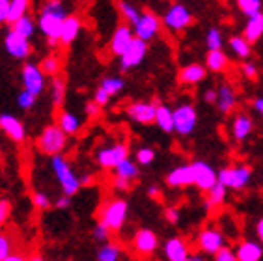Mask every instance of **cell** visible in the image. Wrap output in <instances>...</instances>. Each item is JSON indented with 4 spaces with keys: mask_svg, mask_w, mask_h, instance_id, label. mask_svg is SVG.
I'll return each instance as SVG.
<instances>
[{
    "mask_svg": "<svg viewBox=\"0 0 263 261\" xmlns=\"http://www.w3.org/2000/svg\"><path fill=\"white\" fill-rule=\"evenodd\" d=\"M241 73H243L247 79H258V65L252 64V62H243L241 65Z\"/></svg>",
    "mask_w": 263,
    "mask_h": 261,
    "instance_id": "obj_48",
    "label": "cell"
},
{
    "mask_svg": "<svg viewBox=\"0 0 263 261\" xmlns=\"http://www.w3.org/2000/svg\"><path fill=\"white\" fill-rule=\"evenodd\" d=\"M228 45L233 54L237 56V58H241V60H247L248 56H250V50H252L250 43L245 40L243 35H232L228 40Z\"/></svg>",
    "mask_w": 263,
    "mask_h": 261,
    "instance_id": "obj_32",
    "label": "cell"
},
{
    "mask_svg": "<svg viewBox=\"0 0 263 261\" xmlns=\"http://www.w3.org/2000/svg\"><path fill=\"white\" fill-rule=\"evenodd\" d=\"M193 174H194V185L203 192H208L217 183V172L205 161H194Z\"/></svg>",
    "mask_w": 263,
    "mask_h": 261,
    "instance_id": "obj_16",
    "label": "cell"
},
{
    "mask_svg": "<svg viewBox=\"0 0 263 261\" xmlns=\"http://www.w3.org/2000/svg\"><path fill=\"white\" fill-rule=\"evenodd\" d=\"M153 123L162 130V133H174V116L172 108L168 105H157L155 108V120Z\"/></svg>",
    "mask_w": 263,
    "mask_h": 261,
    "instance_id": "obj_28",
    "label": "cell"
},
{
    "mask_svg": "<svg viewBox=\"0 0 263 261\" xmlns=\"http://www.w3.org/2000/svg\"><path fill=\"white\" fill-rule=\"evenodd\" d=\"M114 176L125 177V179L133 181V179H137V177L140 176V170H138L137 162L131 161L129 157H125L122 162H118V164L114 166Z\"/></svg>",
    "mask_w": 263,
    "mask_h": 261,
    "instance_id": "obj_31",
    "label": "cell"
},
{
    "mask_svg": "<svg viewBox=\"0 0 263 261\" xmlns=\"http://www.w3.org/2000/svg\"><path fill=\"white\" fill-rule=\"evenodd\" d=\"M133 248L140 256H152V254H155V250L159 248L157 233L152 230H146V228L138 230L135 233V237H133Z\"/></svg>",
    "mask_w": 263,
    "mask_h": 261,
    "instance_id": "obj_14",
    "label": "cell"
},
{
    "mask_svg": "<svg viewBox=\"0 0 263 261\" xmlns=\"http://www.w3.org/2000/svg\"><path fill=\"white\" fill-rule=\"evenodd\" d=\"M133 38H135V34H133L131 25H120L110 38V52L114 56H120L125 50V47L131 43Z\"/></svg>",
    "mask_w": 263,
    "mask_h": 261,
    "instance_id": "obj_22",
    "label": "cell"
},
{
    "mask_svg": "<svg viewBox=\"0 0 263 261\" xmlns=\"http://www.w3.org/2000/svg\"><path fill=\"white\" fill-rule=\"evenodd\" d=\"M193 21L194 17L191 13V10L183 4H172L164 11V15H162V25L166 26L170 32H176V34L189 28V26L193 25Z\"/></svg>",
    "mask_w": 263,
    "mask_h": 261,
    "instance_id": "obj_7",
    "label": "cell"
},
{
    "mask_svg": "<svg viewBox=\"0 0 263 261\" xmlns=\"http://www.w3.org/2000/svg\"><path fill=\"white\" fill-rule=\"evenodd\" d=\"M118 10H120V15H122L129 25H135L137 19L140 17V11H138L137 6H133L131 2H125V0H120V2H118Z\"/></svg>",
    "mask_w": 263,
    "mask_h": 261,
    "instance_id": "obj_38",
    "label": "cell"
},
{
    "mask_svg": "<svg viewBox=\"0 0 263 261\" xmlns=\"http://www.w3.org/2000/svg\"><path fill=\"white\" fill-rule=\"evenodd\" d=\"M11 254V239L4 233H0V261H6V257Z\"/></svg>",
    "mask_w": 263,
    "mask_h": 261,
    "instance_id": "obj_46",
    "label": "cell"
},
{
    "mask_svg": "<svg viewBox=\"0 0 263 261\" xmlns=\"http://www.w3.org/2000/svg\"><path fill=\"white\" fill-rule=\"evenodd\" d=\"M127 213H129V203L122 198L106 201L101 207L99 213V222L105 224L110 231H120L127 220Z\"/></svg>",
    "mask_w": 263,
    "mask_h": 261,
    "instance_id": "obj_3",
    "label": "cell"
},
{
    "mask_svg": "<svg viewBox=\"0 0 263 261\" xmlns=\"http://www.w3.org/2000/svg\"><path fill=\"white\" fill-rule=\"evenodd\" d=\"M56 125L60 127L67 136H71L79 133V129H81V120H79L75 114H71V112L62 110L60 114H58V123H56Z\"/></svg>",
    "mask_w": 263,
    "mask_h": 261,
    "instance_id": "obj_30",
    "label": "cell"
},
{
    "mask_svg": "<svg viewBox=\"0 0 263 261\" xmlns=\"http://www.w3.org/2000/svg\"><path fill=\"white\" fill-rule=\"evenodd\" d=\"M147 54V43L144 40L133 38L131 43L125 47L122 54H120V69L122 71H131L144 62Z\"/></svg>",
    "mask_w": 263,
    "mask_h": 261,
    "instance_id": "obj_8",
    "label": "cell"
},
{
    "mask_svg": "<svg viewBox=\"0 0 263 261\" xmlns=\"http://www.w3.org/2000/svg\"><path fill=\"white\" fill-rule=\"evenodd\" d=\"M235 4H237V8L241 10L243 15L252 17V15H256V13L261 11L263 2L261 0H235Z\"/></svg>",
    "mask_w": 263,
    "mask_h": 261,
    "instance_id": "obj_40",
    "label": "cell"
},
{
    "mask_svg": "<svg viewBox=\"0 0 263 261\" xmlns=\"http://www.w3.org/2000/svg\"><path fill=\"white\" fill-rule=\"evenodd\" d=\"M67 17V11L62 4V0H45L41 8L40 19H37V28L47 40H58L62 30V23Z\"/></svg>",
    "mask_w": 263,
    "mask_h": 261,
    "instance_id": "obj_1",
    "label": "cell"
},
{
    "mask_svg": "<svg viewBox=\"0 0 263 261\" xmlns=\"http://www.w3.org/2000/svg\"><path fill=\"white\" fill-rule=\"evenodd\" d=\"M91 179H93L91 176H82L81 177V183H82V185H88V183H91Z\"/></svg>",
    "mask_w": 263,
    "mask_h": 261,
    "instance_id": "obj_61",
    "label": "cell"
},
{
    "mask_svg": "<svg viewBox=\"0 0 263 261\" xmlns=\"http://www.w3.org/2000/svg\"><path fill=\"white\" fill-rule=\"evenodd\" d=\"M4 47H6V52H8L11 58H15V60H26L32 52L30 40L25 38V35L17 34V32H13V30H10L6 34Z\"/></svg>",
    "mask_w": 263,
    "mask_h": 261,
    "instance_id": "obj_11",
    "label": "cell"
},
{
    "mask_svg": "<svg viewBox=\"0 0 263 261\" xmlns=\"http://www.w3.org/2000/svg\"><path fill=\"white\" fill-rule=\"evenodd\" d=\"M40 69L43 71V75H45V77L47 75H49V77L58 75V73H60V69H62L60 58H58V56H54V54L45 56V58L40 62Z\"/></svg>",
    "mask_w": 263,
    "mask_h": 261,
    "instance_id": "obj_36",
    "label": "cell"
},
{
    "mask_svg": "<svg viewBox=\"0 0 263 261\" xmlns=\"http://www.w3.org/2000/svg\"><path fill=\"white\" fill-rule=\"evenodd\" d=\"M164 218H166L170 224H177V222H179V211H177L176 207H166Z\"/></svg>",
    "mask_w": 263,
    "mask_h": 261,
    "instance_id": "obj_53",
    "label": "cell"
},
{
    "mask_svg": "<svg viewBox=\"0 0 263 261\" xmlns=\"http://www.w3.org/2000/svg\"><path fill=\"white\" fill-rule=\"evenodd\" d=\"M147 196H149V198H153V200H157L159 196H161V189H159L157 185L147 187Z\"/></svg>",
    "mask_w": 263,
    "mask_h": 261,
    "instance_id": "obj_57",
    "label": "cell"
},
{
    "mask_svg": "<svg viewBox=\"0 0 263 261\" xmlns=\"http://www.w3.org/2000/svg\"><path fill=\"white\" fill-rule=\"evenodd\" d=\"M166 185L172 187V189H179V187L194 185L193 164H181V166H177V168H174L172 172H168Z\"/></svg>",
    "mask_w": 263,
    "mask_h": 261,
    "instance_id": "obj_18",
    "label": "cell"
},
{
    "mask_svg": "<svg viewBox=\"0 0 263 261\" xmlns=\"http://www.w3.org/2000/svg\"><path fill=\"white\" fill-rule=\"evenodd\" d=\"M208 77V67L202 64H189L185 67L179 69L177 73V81L181 82V84H198V82H202L203 79Z\"/></svg>",
    "mask_w": 263,
    "mask_h": 261,
    "instance_id": "obj_23",
    "label": "cell"
},
{
    "mask_svg": "<svg viewBox=\"0 0 263 261\" xmlns=\"http://www.w3.org/2000/svg\"><path fill=\"white\" fill-rule=\"evenodd\" d=\"M155 108H157V103H153V101H137L127 106V116L135 123L149 125L155 120Z\"/></svg>",
    "mask_w": 263,
    "mask_h": 261,
    "instance_id": "obj_13",
    "label": "cell"
},
{
    "mask_svg": "<svg viewBox=\"0 0 263 261\" xmlns=\"http://www.w3.org/2000/svg\"><path fill=\"white\" fill-rule=\"evenodd\" d=\"M56 207H58V209H66V207H69V196H60V198H58V200H56V203H54Z\"/></svg>",
    "mask_w": 263,
    "mask_h": 261,
    "instance_id": "obj_56",
    "label": "cell"
},
{
    "mask_svg": "<svg viewBox=\"0 0 263 261\" xmlns=\"http://www.w3.org/2000/svg\"><path fill=\"white\" fill-rule=\"evenodd\" d=\"M263 257V245L256 241H243L235 250L237 261H259Z\"/></svg>",
    "mask_w": 263,
    "mask_h": 261,
    "instance_id": "obj_25",
    "label": "cell"
},
{
    "mask_svg": "<svg viewBox=\"0 0 263 261\" xmlns=\"http://www.w3.org/2000/svg\"><path fill=\"white\" fill-rule=\"evenodd\" d=\"M205 45L208 49H222L224 45V38H222V32L218 30V28H209L208 34H205Z\"/></svg>",
    "mask_w": 263,
    "mask_h": 261,
    "instance_id": "obj_41",
    "label": "cell"
},
{
    "mask_svg": "<svg viewBox=\"0 0 263 261\" xmlns=\"http://www.w3.org/2000/svg\"><path fill=\"white\" fill-rule=\"evenodd\" d=\"M110 233L112 231L108 230L105 224H101V222L93 228V239H96V241H108V239H110Z\"/></svg>",
    "mask_w": 263,
    "mask_h": 261,
    "instance_id": "obj_47",
    "label": "cell"
},
{
    "mask_svg": "<svg viewBox=\"0 0 263 261\" xmlns=\"http://www.w3.org/2000/svg\"><path fill=\"white\" fill-rule=\"evenodd\" d=\"M256 233H258V239L263 245V218H259L258 224H256Z\"/></svg>",
    "mask_w": 263,
    "mask_h": 261,
    "instance_id": "obj_59",
    "label": "cell"
},
{
    "mask_svg": "<svg viewBox=\"0 0 263 261\" xmlns=\"http://www.w3.org/2000/svg\"><path fill=\"white\" fill-rule=\"evenodd\" d=\"M159 28H161V19L152 11H144V13H140L137 23L133 25V34H135V38L144 40L147 43V41L157 38Z\"/></svg>",
    "mask_w": 263,
    "mask_h": 261,
    "instance_id": "obj_10",
    "label": "cell"
},
{
    "mask_svg": "<svg viewBox=\"0 0 263 261\" xmlns=\"http://www.w3.org/2000/svg\"><path fill=\"white\" fill-rule=\"evenodd\" d=\"M84 112H86L88 118H97V116L101 114V106L97 105L96 101H90V103H86V106H84Z\"/></svg>",
    "mask_w": 263,
    "mask_h": 261,
    "instance_id": "obj_52",
    "label": "cell"
},
{
    "mask_svg": "<svg viewBox=\"0 0 263 261\" xmlns=\"http://www.w3.org/2000/svg\"><path fill=\"white\" fill-rule=\"evenodd\" d=\"M174 116V133L179 136H191L198 125V112L191 103H181L172 110Z\"/></svg>",
    "mask_w": 263,
    "mask_h": 261,
    "instance_id": "obj_6",
    "label": "cell"
},
{
    "mask_svg": "<svg viewBox=\"0 0 263 261\" xmlns=\"http://www.w3.org/2000/svg\"><path fill=\"white\" fill-rule=\"evenodd\" d=\"M32 203H34L37 209H41V211H47V209L52 206L51 198L47 194H43V192H34V194H32Z\"/></svg>",
    "mask_w": 263,
    "mask_h": 261,
    "instance_id": "obj_44",
    "label": "cell"
},
{
    "mask_svg": "<svg viewBox=\"0 0 263 261\" xmlns=\"http://www.w3.org/2000/svg\"><path fill=\"white\" fill-rule=\"evenodd\" d=\"M135 159H137V164L140 166H149L153 161H155V150L153 147H138L137 153H135Z\"/></svg>",
    "mask_w": 263,
    "mask_h": 261,
    "instance_id": "obj_42",
    "label": "cell"
},
{
    "mask_svg": "<svg viewBox=\"0 0 263 261\" xmlns=\"http://www.w3.org/2000/svg\"><path fill=\"white\" fill-rule=\"evenodd\" d=\"M21 259H23V256H19V254H13V252L6 257V261H21Z\"/></svg>",
    "mask_w": 263,
    "mask_h": 261,
    "instance_id": "obj_60",
    "label": "cell"
},
{
    "mask_svg": "<svg viewBox=\"0 0 263 261\" xmlns=\"http://www.w3.org/2000/svg\"><path fill=\"white\" fill-rule=\"evenodd\" d=\"M217 108L220 110V114H230L235 110L237 106V91L235 88L230 84H220V88L217 90Z\"/></svg>",
    "mask_w": 263,
    "mask_h": 261,
    "instance_id": "obj_20",
    "label": "cell"
},
{
    "mask_svg": "<svg viewBox=\"0 0 263 261\" xmlns=\"http://www.w3.org/2000/svg\"><path fill=\"white\" fill-rule=\"evenodd\" d=\"M67 146V135L60 129L58 125H49L41 130V135L37 136V147L41 153L45 155H58L66 150Z\"/></svg>",
    "mask_w": 263,
    "mask_h": 261,
    "instance_id": "obj_5",
    "label": "cell"
},
{
    "mask_svg": "<svg viewBox=\"0 0 263 261\" xmlns=\"http://www.w3.org/2000/svg\"><path fill=\"white\" fill-rule=\"evenodd\" d=\"M164 257L168 261H187L191 257V252H189L187 243L183 241L181 237H170L166 243H164Z\"/></svg>",
    "mask_w": 263,
    "mask_h": 261,
    "instance_id": "obj_19",
    "label": "cell"
},
{
    "mask_svg": "<svg viewBox=\"0 0 263 261\" xmlns=\"http://www.w3.org/2000/svg\"><path fill=\"white\" fill-rule=\"evenodd\" d=\"M93 101H96L97 105L101 106H106L108 105V101H110V96H108V94H106L105 90H103L101 86H99V88H97V91H96V96H93Z\"/></svg>",
    "mask_w": 263,
    "mask_h": 261,
    "instance_id": "obj_51",
    "label": "cell"
},
{
    "mask_svg": "<svg viewBox=\"0 0 263 261\" xmlns=\"http://www.w3.org/2000/svg\"><path fill=\"white\" fill-rule=\"evenodd\" d=\"M30 8V0H10V8H8V19L6 23H13L19 17L26 15V11Z\"/></svg>",
    "mask_w": 263,
    "mask_h": 261,
    "instance_id": "obj_35",
    "label": "cell"
},
{
    "mask_svg": "<svg viewBox=\"0 0 263 261\" xmlns=\"http://www.w3.org/2000/svg\"><path fill=\"white\" fill-rule=\"evenodd\" d=\"M252 106H254V110L258 112V114L263 118V97H256L254 103H252Z\"/></svg>",
    "mask_w": 263,
    "mask_h": 261,
    "instance_id": "obj_58",
    "label": "cell"
},
{
    "mask_svg": "<svg viewBox=\"0 0 263 261\" xmlns=\"http://www.w3.org/2000/svg\"><path fill=\"white\" fill-rule=\"evenodd\" d=\"M8 8H10V0H0V25L8 19Z\"/></svg>",
    "mask_w": 263,
    "mask_h": 261,
    "instance_id": "obj_54",
    "label": "cell"
},
{
    "mask_svg": "<svg viewBox=\"0 0 263 261\" xmlns=\"http://www.w3.org/2000/svg\"><path fill=\"white\" fill-rule=\"evenodd\" d=\"M81 28H82V23H81L79 17L67 15L66 19H64V23H62V30H60V35H58V43H60V45H71V43L79 38Z\"/></svg>",
    "mask_w": 263,
    "mask_h": 261,
    "instance_id": "obj_21",
    "label": "cell"
},
{
    "mask_svg": "<svg viewBox=\"0 0 263 261\" xmlns=\"http://www.w3.org/2000/svg\"><path fill=\"white\" fill-rule=\"evenodd\" d=\"M120 256H122V248L118 245H112V243L103 245L97 252V259L99 261H118Z\"/></svg>",
    "mask_w": 263,
    "mask_h": 261,
    "instance_id": "obj_37",
    "label": "cell"
},
{
    "mask_svg": "<svg viewBox=\"0 0 263 261\" xmlns=\"http://www.w3.org/2000/svg\"><path fill=\"white\" fill-rule=\"evenodd\" d=\"M101 88L108 94V96H118L120 91L125 88V81L120 77H105L101 81Z\"/></svg>",
    "mask_w": 263,
    "mask_h": 261,
    "instance_id": "obj_39",
    "label": "cell"
},
{
    "mask_svg": "<svg viewBox=\"0 0 263 261\" xmlns=\"http://www.w3.org/2000/svg\"><path fill=\"white\" fill-rule=\"evenodd\" d=\"M252 179V168L247 164H235L222 168L220 172H217V181H220L226 189L232 191H243L247 189L248 183Z\"/></svg>",
    "mask_w": 263,
    "mask_h": 261,
    "instance_id": "obj_4",
    "label": "cell"
},
{
    "mask_svg": "<svg viewBox=\"0 0 263 261\" xmlns=\"http://www.w3.org/2000/svg\"><path fill=\"white\" fill-rule=\"evenodd\" d=\"M252 129H254V121H252V118H250V116L245 114V112H239V114H235V118H233V121H232L233 140L243 142L245 138L252 133Z\"/></svg>",
    "mask_w": 263,
    "mask_h": 261,
    "instance_id": "obj_24",
    "label": "cell"
},
{
    "mask_svg": "<svg viewBox=\"0 0 263 261\" xmlns=\"http://www.w3.org/2000/svg\"><path fill=\"white\" fill-rule=\"evenodd\" d=\"M11 215V203L8 200H0V226H4Z\"/></svg>",
    "mask_w": 263,
    "mask_h": 261,
    "instance_id": "obj_49",
    "label": "cell"
},
{
    "mask_svg": "<svg viewBox=\"0 0 263 261\" xmlns=\"http://www.w3.org/2000/svg\"><path fill=\"white\" fill-rule=\"evenodd\" d=\"M230 60L222 49H209L205 54V67L213 73H224L228 67Z\"/></svg>",
    "mask_w": 263,
    "mask_h": 261,
    "instance_id": "obj_27",
    "label": "cell"
},
{
    "mask_svg": "<svg viewBox=\"0 0 263 261\" xmlns=\"http://www.w3.org/2000/svg\"><path fill=\"white\" fill-rule=\"evenodd\" d=\"M196 243H198V248H200L203 254L213 256L220 246L226 245V239H224L222 231L215 230V228H205V230H202L198 233Z\"/></svg>",
    "mask_w": 263,
    "mask_h": 261,
    "instance_id": "obj_15",
    "label": "cell"
},
{
    "mask_svg": "<svg viewBox=\"0 0 263 261\" xmlns=\"http://www.w3.org/2000/svg\"><path fill=\"white\" fill-rule=\"evenodd\" d=\"M51 96H52V103H54V106L56 108H60V106L64 105V99H66V81L60 79L58 75L52 77Z\"/></svg>",
    "mask_w": 263,
    "mask_h": 261,
    "instance_id": "obj_34",
    "label": "cell"
},
{
    "mask_svg": "<svg viewBox=\"0 0 263 261\" xmlns=\"http://www.w3.org/2000/svg\"><path fill=\"white\" fill-rule=\"evenodd\" d=\"M213 257H215L217 261H235V252H233L230 246L224 245L213 254Z\"/></svg>",
    "mask_w": 263,
    "mask_h": 261,
    "instance_id": "obj_45",
    "label": "cell"
},
{
    "mask_svg": "<svg viewBox=\"0 0 263 261\" xmlns=\"http://www.w3.org/2000/svg\"><path fill=\"white\" fill-rule=\"evenodd\" d=\"M0 129L4 130L6 135L10 136L11 140L21 144L26 138V130L23 121H19V118H15L13 114H0Z\"/></svg>",
    "mask_w": 263,
    "mask_h": 261,
    "instance_id": "obj_17",
    "label": "cell"
},
{
    "mask_svg": "<svg viewBox=\"0 0 263 261\" xmlns=\"http://www.w3.org/2000/svg\"><path fill=\"white\" fill-rule=\"evenodd\" d=\"M51 166L56 176V181H58V185H60L64 194L71 198V196H75L77 192L81 191V187H82L81 177L71 170L69 162L64 159V155H60V153H58V155H52Z\"/></svg>",
    "mask_w": 263,
    "mask_h": 261,
    "instance_id": "obj_2",
    "label": "cell"
},
{
    "mask_svg": "<svg viewBox=\"0 0 263 261\" xmlns=\"http://www.w3.org/2000/svg\"><path fill=\"white\" fill-rule=\"evenodd\" d=\"M125 157H129V146L118 142V144H110V146L101 147V150L97 151L96 161L103 170H114V166L118 162H122Z\"/></svg>",
    "mask_w": 263,
    "mask_h": 261,
    "instance_id": "obj_9",
    "label": "cell"
},
{
    "mask_svg": "<svg viewBox=\"0 0 263 261\" xmlns=\"http://www.w3.org/2000/svg\"><path fill=\"white\" fill-rule=\"evenodd\" d=\"M208 200L203 201V207L205 209H211V207H220L226 201V196H228V189L220 183V181H217L215 185L211 187L208 191Z\"/></svg>",
    "mask_w": 263,
    "mask_h": 261,
    "instance_id": "obj_29",
    "label": "cell"
},
{
    "mask_svg": "<svg viewBox=\"0 0 263 261\" xmlns=\"http://www.w3.org/2000/svg\"><path fill=\"white\" fill-rule=\"evenodd\" d=\"M243 38L252 45L256 41H259L263 38V11L256 13V15L248 17L247 25L243 28Z\"/></svg>",
    "mask_w": 263,
    "mask_h": 261,
    "instance_id": "obj_26",
    "label": "cell"
},
{
    "mask_svg": "<svg viewBox=\"0 0 263 261\" xmlns=\"http://www.w3.org/2000/svg\"><path fill=\"white\" fill-rule=\"evenodd\" d=\"M131 183H133V181L125 179V177L114 176V181H112V187H114L116 191H120V192H125V191H129V189H131Z\"/></svg>",
    "mask_w": 263,
    "mask_h": 261,
    "instance_id": "obj_50",
    "label": "cell"
},
{
    "mask_svg": "<svg viewBox=\"0 0 263 261\" xmlns=\"http://www.w3.org/2000/svg\"><path fill=\"white\" fill-rule=\"evenodd\" d=\"M17 105H19L23 110H30L32 106L35 105V96L34 94H30L28 90L21 91L19 96H17Z\"/></svg>",
    "mask_w": 263,
    "mask_h": 261,
    "instance_id": "obj_43",
    "label": "cell"
},
{
    "mask_svg": "<svg viewBox=\"0 0 263 261\" xmlns=\"http://www.w3.org/2000/svg\"><path fill=\"white\" fill-rule=\"evenodd\" d=\"M21 81H23L25 90L34 94L35 97L40 96L41 91H43V88H45V75H43V71L40 69V65H34V64L23 65Z\"/></svg>",
    "mask_w": 263,
    "mask_h": 261,
    "instance_id": "obj_12",
    "label": "cell"
},
{
    "mask_svg": "<svg viewBox=\"0 0 263 261\" xmlns=\"http://www.w3.org/2000/svg\"><path fill=\"white\" fill-rule=\"evenodd\" d=\"M35 28H37V25H35L34 19L28 15H23L11 23V30L17 32V34H21V35H25V38H28V40L34 35Z\"/></svg>",
    "mask_w": 263,
    "mask_h": 261,
    "instance_id": "obj_33",
    "label": "cell"
},
{
    "mask_svg": "<svg viewBox=\"0 0 263 261\" xmlns=\"http://www.w3.org/2000/svg\"><path fill=\"white\" fill-rule=\"evenodd\" d=\"M203 101H205L208 105H215V103H217V90H215V88L205 90V94H203Z\"/></svg>",
    "mask_w": 263,
    "mask_h": 261,
    "instance_id": "obj_55",
    "label": "cell"
}]
</instances>
